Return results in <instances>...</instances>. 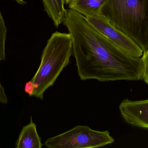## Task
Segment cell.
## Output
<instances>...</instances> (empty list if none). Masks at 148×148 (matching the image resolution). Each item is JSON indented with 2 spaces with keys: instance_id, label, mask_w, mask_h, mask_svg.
<instances>
[{
  "instance_id": "1",
  "label": "cell",
  "mask_w": 148,
  "mask_h": 148,
  "mask_svg": "<svg viewBox=\"0 0 148 148\" xmlns=\"http://www.w3.org/2000/svg\"><path fill=\"white\" fill-rule=\"evenodd\" d=\"M63 23L72 37L73 54L81 80H142V57L122 50L97 31L85 16L67 9Z\"/></svg>"
},
{
  "instance_id": "2",
  "label": "cell",
  "mask_w": 148,
  "mask_h": 148,
  "mask_svg": "<svg viewBox=\"0 0 148 148\" xmlns=\"http://www.w3.org/2000/svg\"><path fill=\"white\" fill-rule=\"evenodd\" d=\"M101 14L133 40L142 49L143 54L147 52L148 0H107Z\"/></svg>"
},
{
  "instance_id": "3",
  "label": "cell",
  "mask_w": 148,
  "mask_h": 148,
  "mask_svg": "<svg viewBox=\"0 0 148 148\" xmlns=\"http://www.w3.org/2000/svg\"><path fill=\"white\" fill-rule=\"evenodd\" d=\"M73 54V41L69 33L56 31L48 40L42 51L38 70L31 81L34 86L31 96L43 100L45 91L54 84Z\"/></svg>"
},
{
  "instance_id": "4",
  "label": "cell",
  "mask_w": 148,
  "mask_h": 148,
  "mask_svg": "<svg viewBox=\"0 0 148 148\" xmlns=\"http://www.w3.org/2000/svg\"><path fill=\"white\" fill-rule=\"evenodd\" d=\"M114 142L108 130L97 131L88 126H77L49 138L44 145L49 148H94L104 147Z\"/></svg>"
},
{
  "instance_id": "5",
  "label": "cell",
  "mask_w": 148,
  "mask_h": 148,
  "mask_svg": "<svg viewBox=\"0 0 148 148\" xmlns=\"http://www.w3.org/2000/svg\"><path fill=\"white\" fill-rule=\"evenodd\" d=\"M85 17L97 31L122 50L135 57L143 56V52L142 49L131 38L111 24L101 14Z\"/></svg>"
},
{
  "instance_id": "6",
  "label": "cell",
  "mask_w": 148,
  "mask_h": 148,
  "mask_svg": "<svg viewBox=\"0 0 148 148\" xmlns=\"http://www.w3.org/2000/svg\"><path fill=\"white\" fill-rule=\"evenodd\" d=\"M119 110L126 122L135 127L148 129V100L125 99L120 103Z\"/></svg>"
},
{
  "instance_id": "7",
  "label": "cell",
  "mask_w": 148,
  "mask_h": 148,
  "mask_svg": "<svg viewBox=\"0 0 148 148\" xmlns=\"http://www.w3.org/2000/svg\"><path fill=\"white\" fill-rule=\"evenodd\" d=\"M43 144L38 135L35 123L30 117V123L23 127L16 142V148H41Z\"/></svg>"
},
{
  "instance_id": "8",
  "label": "cell",
  "mask_w": 148,
  "mask_h": 148,
  "mask_svg": "<svg viewBox=\"0 0 148 148\" xmlns=\"http://www.w3.org/2000/svg\"><path fill=\"white\" fill-rule=\"evenodd\" d=\"M107 0H72L69 8L85 17L101 14V10Z\"/></svg>"
},
{
  "instance_id": "9",
  "label": "cell",
  "mask_w": 148,
  "mask_h": 148,
  "mask_svg": "<svg viewBox=\"0 0 148 148\" xmlns=\"http://www.w3.org/2000/svg\"><path fill=\"white\" fill-rule=\"evenodd\" d=\"M44 10L56 28L63 23L66 18V9L64 0H42Z\"/></svg>"
},
{
  "instance_id": "10",
  "label": "cell",
  "mask_w": 148,
  "mask_h": 148,
  "mask_svg": "<svg viewBox=\"0 0 148 148\" xmlns=\"http://www.w3.org/2000/svg\"><path fill=\"white\" fill-rule=\"evenodd\" d=\"M7 29L1 13L0 12V61L5 60V43L7 37ZM8 100L3 86L0 81V103L7 104Z\"/></svg>"
},
{
  "instance_id": "11",
  "label": "cell",
  "mask_w": 148,
  "mask_h": 148,
  "mask_svg": "<svg viewBox=\"0 0 148 148\" xmlns=\"http://www.w3.org/2000/svg\"><path fill=\"white\" fill-rule=\"evenodd\" d=\"M143 60V80L148 85V49L142 56Z\"/></svg>"
},
{
  "instance_id": "12",
  "label": "cell",
  "mask_w": 148,
  "mask_h": 148,
  "mask_svg": "<svg viewBox=\"0 0 148 148\" xmlns=\"http://www.w3.org/2000/svg\"><path fill=\"white\" fill-rule=\"evenodd\" d=\"M34 86L31 81L26 83L24 87V91L29 96H31L34 91Z\"/></svg>"
},
{
  "instance_id": "13",
  "label": "cell",
  "mask_w": 148,
  "mask_h": 148,
  "mask_svg": "<svg viewBox=\"0 0 148 148\" xmlns=\"http://www.w3.org/2000/svg\"><path fill=\"white\" fill-rule=\"evenodd\" d=\"M18 3L20 4H24L26 3V2L24 1L23 0H15Z\"/></svg>"
},
{
  "instance_id": "14",
  "label": "cell",
  "mask_w": 148,
  "mask_h": 148,
  "mask_svg": "<svg viewBox=\"0 0 148 148\" xmlns=\"http://www.w3.org/2000/svg\"><path fill=\"white\" fill-rule=\"evenodd\" d=\"M72 0H64L65 4H69V3L72 1Z\"/></svg>"
}]
</instances>
